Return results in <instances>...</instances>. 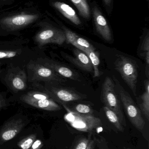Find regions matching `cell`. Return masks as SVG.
Returning a JSON list of instances; mask_svg holds the SVG:
<instances>
[{
  "instance_id": "6da1fadb",
  "label": "cell",
  "mask_w": 149,
  "mask_h": 149,
  "mask_svg": "<svg viewBox=\"0 0 149 149\" xmlns=\"http://www.w3.org/2000/svg\"><path fill=\"white\" fill-rule=\"evenodd\" d=\"M28 40L17 39L0 42V62L5 65L25 67L31 60L40 55L36 49L29 45Z\"/></svg>"
},
{
  "instance_id": "7a4b0ae2",
  "label": "cell",
  "mask_w": 149,
  "mask_h": 149,
  "mask_svg": "<svg viewBox=\"0 0 149 149\" xmlns=\"http://www.w3.org/2000/svg\"><path fill=\"white\" fill-rule=\"evenodd\" d=\"M0 80L14 95H19L30 89L25 67L6 65Z\"/></svg>"
},
{
  "instance_id": "3957f363",
  "label": "cell",
  "mask_w": 149,
  "mask_h": 149,
  "mask_svg": "<svg viewBox=\"0 0 149 149\" xmlns=\"http://www.w3.org/2000/svg\"><path fill=\"white\" fill-rule=\"evenodd\" d=\"M29 85L49 82L59 84L66 80L55 71L39 63L36 60H31L25 66Z\"/></svg>"
},
{
  "instance_id": "277c9868",
  "label": "cell",
  "mask_w": 149,
  "mask_h": 149,
  "mask_svg": "<svg viewBox=\"0 0 149 149\" xmlns=\"http://www.w3.org/2000/svg\"><path fill=\"white\" fill-rule=\"evenodd\" d=\"M17 96L20 102L39 109L56 111L62 109L49 94L38 88H30L28 91Z\"/></svg>"
},
{
  "instance_id": "5b68a950",
  "label": "cell",
  "mask_w": 149,
  "mask_h": 149,
  "mask_svg": "<svg viewBox=\"0 0 149 149\" xmlns=\"http://www.w3.org/2000/svg\"><path fill=\"white\" fill-rule=\"evenodd\" d=\"M113 77L115 82V90L121 100L128 118L132 124L137 130L142 132L144 130L145 122L141 110L131 98L129 94L123 88L116 77L114 76Z\"/></svg>"
},
{
  "instance_id": "8992f818",
  "label": "cell",
  "mask_w": 149,
  "mask_h": 149,
  "mask_svg": "<svg viewBox=\"0 0 149 149\" xmlns=\"http://www.w3.org/2000/svg\"><path fill=\"white\" fill-rule=\"evenodd\" d=\"M30 88H36L44 90L57 102L63 104L64 102L83 100L86 95L77 93L72 89L60 87L57 84L44 82L29 85Z\"/></svg>"
},
{
  "instance_id": "52a82bcc",
  "label": "cell",
  "mask_w": 149,
  "mask_h": 149,
  "mask_svg": "<svg viewBox=\"0 0 149 149\" xmlns=\"http://www.w3.org/2000/svg\"><path fill=\"white\" fill-rule=\"evenodd\" d=\"M115 68L119 72L135 96H136V84L138 72L134 60L121 55H116Z\"/></svg>"
},
{
  "instance_id": "ba28073f",
  "label": "cell",
  "mask_w": 149,
  "mask_h": 149,
  "mask_svg": "<svg viewBox=\"0 0 149 149\" xmlns=\"http://www.w3.org/2000/svg\"><path fill=\"white\" fill-rule=\"evenodd\" d=\"M39 17L38 14L22 13L3 17L0 20V35L5 36L22 29Z\"/></svg>"
},
{
  "instance_id": "9c48e42d",
  "label": "cell",
  "mask_w": 149,
  "mask_h": 149,
  "mask_svg": "<svg viewBox=\"0 0 149 149\" xmlns=\"http://www.w3.org/2000/svg\"><path fill=\"white\" fill-rule=\"evenodd\" d=\"M102 100L105 106L117 114L122 126L126 127V119L122 109L120 101L115 90L113 80L108 76L106 77L102 86Z\"/></svg>"
},
{
  "instance_id": "30bf717a",
  "label": "cell",
  "mask_w": 149,
  "mask_h": 149,
  "mask_svg": "<svg viewBox=\"0 0 149 149\" xmlns=\"http://www.w3.org/2000/svg\"><path fill=\"white\" fill-rule=\"evenodd\" d=\"M62 105L67 111V113L64 116L65 120L77 130L90 132L101 126V120L99 118L92 115L78 113L72 111L64 104Z\"/></svg>"
},
{
  "instance_id": "8fae6325",
  "label": "cell",
  "mask_w": 149,
  "mask_h": 149,
  "mask_svg": "<svg viewBox=\"0 0 149 149\" xmlns=\"http://www.w3.org/2000/svg\"><path fill=\"white\" fill-rule=\"evenodd\" d=\"M34 41L39 48L49 44L62 45L66 41L65 35L62 30L45 26L36 34L34 37Z\"/></svg>"
},
{
  "instance_id": "7c38bea8",
  "label": "cell",
  "mask_w": 149,
  "mask_h": 149,
  "mask_svg": "<svg viewBox=\"0 0 149 149\" xmlns=\"http://www.w3.org/2000/svg\"><path fill=\"white\" fill-rule=\"evenodd\" d=\"M36 60L39 63L53 70L64 78L74 80H80L79 75L76 72L57 61L41 56L37 58Z\"/></svg>"
},
{
  "instance_id": "4fadbf2b",
  "label": "cell",
  "mask_w": 149,
  "mask_h": 149,
  "mask_svg": "<svg viewBox=\"0 0 149 149\" xmlns=\"http://www.w3.org/2000/svg\"><path fill=\"white\" fill-rule=\"evenodd\" d=\"M73 52L74 57H72L63 52H62L61 55L64 58L81 70L93 73L92 64L87 55L76 48L73 49Z\"/></svg>"
},
{
  "instance_id": "5bb4252c",
  "label": "cell",
  "mask_w": 149,
  "mask_h": 149,
  "mask_svg": "<svg viewBox=\"0 0 149 149\" xmlns=\"http://www.w3.org/2000/svg\"><path fill=\"white\" fill-rule=\"evenodd\" d=\"M63 30L65 35L66 41L67 43L71 44L76 49L85 53L89 51H95V48L87 40L65 27L63 28Z\"/></svg>"
},
{
  "instance_id": "9a60e30c",
  "label": "cell",
  "mask_w": 149,
  "mask_h": 149,
  "mask_svg": "<svg viewBox=\"0 0 149 149\" xmlns=\"http://www.w3.org/2000/svg\"><path fill=\"white\" fill-rule=\"evenodd\" d=\"M93 13L97 32L104 40L111 42L112 40V33L106 18L97 8L94 9Z\"/></svg>"
},
{
  "instance_id": "2e32d148",
  "label": "cell",
  "mask_w": 149,
  "mask_h": 149,
  "mask_svg": "<svg viewBox=\"0 0 149 149\" xmlns=\"http://www.w3.org/2000/svg\"><path fill=\"white\" fill-rule=\"evenodd\" d=\"M52 4L54 8L73 23L76 25H79L81 24V21L75 10L69 5L59 1L54 2Z\"/></svg>"
},
{
  "instance_id": "e0dca14e",
  "label": "cell",
  "mask_w": 149,
  "mask_h": 149,
  "mask_svg": "<svg viewBox=\"0 0 149 149\" xmlns=\"http://www.w3.org/2000/svg\"><path fill=\"white\" fill-rule=\"evenodd\" d=\"M145 91L141 96L137 98L136 102L141 113L149 120V81L148 79L144 81Z\"/></svg>"
},
{
  "instance_id": "ac0fdd59",
  "label": "cell",
  "mask_w": 149,
  "mask_h": 149,
  "mask_svg": "<svg viewBox=\"0 0 149 149\" xmlns=\"http://www.w3.org/2000/svg\"><path fill=\"white\" fill-rule=\"evenodd\" d=\"M78 10L80 15L85 18L90 17V9L87 0H71Z\"/></svg>"
},
{
  "instance_id": "d6986e66",
  "label": "cell",
  "mask_w": 149,
  "mask_h": 149,
  "mask_svg": "<svg viewBox=\"0 0 149 149\" xmlns=\"http://www.w3.org/2000/svg\"><path fill=\"white\" fill-rule=\"evenodd\" d=\"M104 110L107 118L110 122H111L118 130L120 131H124L120 119L117 114L106 106L104 107Z\"/></svg>"
},
{
  "instance_id": "ffe728a7",
  "label": "cell",
  "mask_w": 149,
  "mask_h": 149,
  "mask_svg": "<svg viewBox=\"0 0 149 149\" xmlns=\"http://www.w3.org/2000/svg\"><path fill=\"white\" fill-rule=\"evenodd\" d=\"M85 54L88 56L92 64L94 70V77H98L100 75L99 66L100 63L99 54L95 51H89L87 52Z\"/></svg>"
},
{
  "instance_id": "44dd1931",
  "label": "cell",
  "mask_w": 149,
  "mask_h": 149,
  "mask_svg": "<svg viewBox=\"0 0 149 149\" xmlns=\"http://www.w3.org/2000/svg\"><path fill=\"white\" fill-rule=\"evenodd\" d=\"M140 50L141 52V53L140 54L144 58L147 65L148 66L149 64V36L148 33L143 39V41L141 45Z\"/></svg>"
},
{
  "instance_id": "7402d4cb",
  "label": "cell",
  "mask_w": 149,
  "mask_h": 149,
  "mask_svg": "<svg viewBox=\"0 0 149 149\" xmlns=\"http://www.w3.org/2000/svg\"><path fill=\"white\" fill-rule=\"evenodd\" d=\"M72 111L84 115H92L93 110L90 106L85 104H79L74 106Z\"/></svg>"
},
{
  "instance_id": "603a6c76",
  "label": "cell",
  "mask_w": 149,
  "mask_h": 149,
  "mask_svg": "<svg viewBox=\"0 0 149 149\" xmlns=\"http://www.w3.org/2000/svg\"><path fill=\"white\" fill-rule=\"evenodd\" d=\"M90 141V140L85 138L81 139L76 144L74 149H88Z\"/></svg>"
},
{
  "instance_id": "cb8c5ba5",
  "label": "cell",
  "mask_w": 149,
  "mask_h": 149,
  "mask_svg": "<svg viewBox=\"0 0 149 149\" xmlns=\"http://www.w3.org/2000/svg\"><path fill=\"white\" fill-rule=\"evenodd\" d=\"M16 134V131L10 130L3 133L2 136L3 140L5 141H8L14 138Z\"/></svg>"
},
{
  "instance_id": "d4e9b609",
  "label": "cell",
  "mask_w": 149,
  "mask_h": 149,
  "mask_svg": "<svg viewBox=\"0 0 149 149\" xmlns=\"http://www.w3.org/2000/svg\"><path fill=\"white\" fill-rule=\"evenodd\" d=\"M9 104V102L6 98V94L3 93H0V110L7 107Z\"/></svg>"
},
{
  "instance_id": "484cf974",
  "label": "cell",
  "mask_w": 149,
  "mask_h": 149,
  "mask_svg": "<svg viewBox=\"0 0 149 149\" xmlns=\"http://www.w3.org/2000/svg\"><path fill=\"white\" fill-rule=\"evenodd\" d=\"M33 143V140L31 138H29L25 140L21 145V148L22 149H29L31 147Z\"/></svg>"
},
{
  "instance_id": "4316f807",
  "label": "cell",
  "mask_w": 149,
  "mask_h": 149,
  "mask_svg": "<svg viewBox=\"0 0 149 149\" xmlns=\"http://www.w3.org/2000/svg\"><path fill=\"white\" fill-rule=\"evenodd\" d=\"M41 144V141L39 140H37L36 141V142L33 143V144L32 145V149H36L39 147L40 145Z\"/></svg>"
},
{
  "instance_id": "83f0119b",
  "label": "cell",
  "mask_w": 149,
  "mask_h": 149,
  "mask_svg": "<svg viewBox=\"0 0 149 149\" xmlns=\"http://www.w3.org/2000/svg\"><path fill=\"white\" fill-rule=\"evenodd\" d=\"M3 65H5V64L4 63H2V62H0V75L2 73L3 71V69L4 68H3Z\"/></svg>"
},
{
  "instance_id": "f1b7e54d",
  "label": "cell",
  "mask_w": 149,
  "mask_h": 149,
  "mask_svg": "<svg viewBox=\"0 0 149 149\" xmlns=\"http://www.w3.org/2000/svg\"><path fill=\"white\" fill-rule=\"evenodd\" d=\"M94 147V141H92V140H90L88 149H93Z\"/></svg>"
},
{
  "instance_id": "f546056e",
  "label": "cell",
  "mask_w": 149,
  "mask_h": 149,
  "mask_svg": "<svg viewBox=\"0 0 149 149\" xmlns=\"http://www.w3.org/2000/svg\"><path fill=\"white\" fill-rule=\"evenodd\" d=\"M103 1H104V3H106V5H109L111 3L112 0H103Z\"/></svg>"
},
{
  "instance_id": "4dcf8cb0",
  "label": "cell",
  "mask_w": 149,
  "mask_h": 149,
  "mask_svg": "<svg viewBox=\"0 0 149 149\" xmlns=\"http://www.w3.org/2000/svg\"><path fill=\"white\" fill-rule=\"evenodd\" d=\"M1 1H7V0H1Z\"/></svg>"
},
{
  "instance_id": "1f68e13d",
  "label": "cell",
  "mask_w": 149,
  "mask_h": 149,
  "mask_svg": "<svg viewBox=\"0 0 149 149\" xmlns=\"http://www.w3.org/2000/svg\"><path fill=\"white\" fill-rule=\"evenodd\" d=\"M130 149L128 148V149Z\"/></svg>"
}]
</instances>
